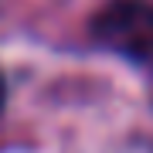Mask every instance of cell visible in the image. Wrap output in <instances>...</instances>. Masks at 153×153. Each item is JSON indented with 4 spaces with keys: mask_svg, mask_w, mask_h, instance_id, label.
Here are the masks:
<instances>
[{
    "mask_svg": "<svg viewBox=\"0 0 153 153\" xmlns=\"http://www.w3.org/2000/svg\"><path fill=\"white\" fill-rule=\"evenodd\" d=\"M92 41L133 65L153 68V4L112 0L92 17Z\"/></svg>",
    "mask_w": 153,
    "mask_h": 153,
    "instance_id": "cell-1",
    "label": "cell"
},
{
    "mask_svg": "<svg viewBox=\"0 0 153 153\" xmlns=\"http://www.w3.org/2000/svg\"><path fill=\"white\" fill-rule=\"evenodd\" d=\"M4 99H7V82H4V71H0V109H4Z\"/></svg>",
    "mask_w": 153,
    "mask_h": 153,
    "instance_id": "cell-2",
    "label": "cell"
}]
</instances>
